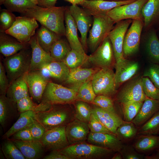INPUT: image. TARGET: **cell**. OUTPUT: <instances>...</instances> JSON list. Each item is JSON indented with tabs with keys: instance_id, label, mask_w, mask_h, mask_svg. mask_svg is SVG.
Wrapping results in <instances>:
<instances>
[{
	"instance_id": "cell-6",
	"label": "cell",
	"mask_w": 159,
	"mask_h": 159,
	"mask_svg": "<svg viewBox=\"0 0 159 159\" xmlns=\"http://www.w3.org/2000/svg\"><path fill=\"white\" fill-rule=\"evenodd\" d=\"M77 93L73 89L50 81L44 91L41 102L52 105L66 104L76 100Z\"/></svg>"
},
{
	"instance_id": "cell-30",
	"label": "cell",
	"mask_w": 159,
	"mask_h": 159,
	"mask_svg": "<svg viewBox=\"0 0 159 159\" xmlns=\"http://www.w3.org/2000/svg\"><path fill=\"white\" fill-rule=\"evenodd\" d=\"M138 136L132 145L138 152L143 154L159 149V136Z\"/></svg>"
},
{
	"instance_id": "cell-12",
	"label": "cell",
	"mask_w": 159,
	"mask_h": 159,
	"mask_svg": "<svg viewBox=\"0 0 159 159\" xmlns=\"http://www.w3.org/2000/svg\"><path fill=\"white\" fill-rule=\"evenodd\" d=\"M68 7L77 29L80 32V41L86 52L87 48V34L93 24V16L84 8L79 7L77 5H72Z\"/></svg>"
},
{
	"instance_id": "cell-58",
	"label": "cell",
	"mask_w": 159,
	"mask_h": 159,
	"mask_svg": "<svg viewBox=\"0 0 159 159\" xmlns=\"http://www.w3.org/2000/svg\"><path fill=\"white\" fill-rule=\"evenodd\" d=\"M112 159H122V156L120 152H117L112 157Z\"/></svg>"
},
{
	"instance_id": "cell-42",
	"label": "cell",
	"mask_w": 159,
	"mask_h": 159,
	"mask_svg": "<svg viewBox=\"0 0 159 159\" xmlns=\"http://www.w3.org/2000/svg\"><path fill=\"white\" fill-rule=\"evenodd\" d=\"M1 150L7 159H26L12 140H6L1 144Z\"/></svg>"
},
{
	"instance_id": "cell-31",
	"label": "cell",
	"mask_w": 159,
	"mask_h": 159,
	"mask_svg": "<svg viewBox=\"0 0 159 159\" xmlns=\"http://www.w3.org/2000/svg\"><path fill=\"white\" fill-rule=\"evenodd\" d=\"M17 111L16 103L12 101L6 95H0V123L3 128L8 125Z\"/></svg>"
},
{
	"instance_id": "cell-17",
	"label": "cell",
	"mask_w": 159,
	"mask_h": 159,
	"mask_svg": "<svg viewBox=\"0 0 159 159\" xmlns=\"http://www.w3.org/2000/svg\"><path fill=\"white\" fill-rule=\"evenodd\" d=\"M136 0L116 2L103 0H84L80 5L93 16L107 15L110 11L116 7L129 4Z\"/></svg>"
},
{
	"instance_id": "cell-45",
	"label": "cell",
	"mask_w": 159,
	"mask_h": 159,
	"mask_svg": "<svg viewBox=\"0 0 159 159\" xmlns=\"http://www.w3.org/2000/svg\"><path fill=\"white\" fill-rule=\"evenodd\" d=\"M143 102H135L122 105L123 121L131 122L139 112Z\"/></svg>"
},
{
	"instance_id": "cell-37",
	"label": "cell",
	"mask_w": 159,
	"mask_h": 159,
	"mask_svg": "<svg viewBox=\"0 0 159 159\" xmlns=\"http://www.w3.org/2000/svg\"><path fill=\"white\" fill-rule=\"evenodd\" d=\"M72 49L68 42L61 37L53 45L50 54L54 61L63 62Z\"/></svg>"
},
{
	"instance_id": "cell-47",
	"label": "cell",
	"mask_w": 159,
	"mask_h": 159,
	"mask_svg": "<svg viewBox=\"0 0 159 159\" xmlns=\"http://www.w3.org/2000/svg\"><path fill=\"white\" fill-rule=\"evenodd\" d=\"M142 88L146 96L149 98L159 100V89L156 87L147 77H142Z\"/></svg>"
},
{
	"instance_id": "cell-55",
	"label": "cell",
	"mask_w": 159,
	"mask_h": 159,
	"mask_svg": "<svg viewBox=\"0 0 159 159\" xmlns=\"http://www.w3.org/2000/svg\"><path fill=\"white\" fill-rule=\"evenodd\" d=\"M44 159H69L65 155L62 153L59 150L52 151L48 155L44 156Z\"/></svg>"
},
{
	"instance_id": "cell-20",
	"label": "cell",
	"mask_w": 159,
	"mask_h": 159,
	"mask_svg": "<svg viewBox=\"0 0 159 159\" xmlns=\"http://www.w3.org/2000/svg\"><path fill=\"white\" fill-rule=\"evenodd\" d=\"M100 68H82L79 67L70 69L69 75L63 82L68 87L77 92L80 86L83 83L90 80Z\"/></svg>"
},
{
	"instance_id": "cell-1",
	"label": "cell",
	"mask_w": 159,
	"mask_h": 159,
	"mask_svg": "<svg viewBox=\"0 0 159 159\" xmlns=\"http://www.w3.org/2000/svg\"><path fill=\"white\" fill-rule=\"evenodd\" d=\"M67 6L43 8L37 5L27 9L23 16L32 17L61 37L64 36L65 12Z\"/></svg>"
},
{
	"instance_id": "cell-43",
	"label": "cell",
	"mask_w": 159,
	"mask_h": 159,
	"mask_svg": "<svg viewBox=\"0 0 159 159\" xmlns=\"http://www.w3.org/2000/svg\"><path fill=\"white\" fill-rule=\"evenodd\" d=\"M3 4L7 10L21 14L28 9L37 5L30 0H6Z\"/></svg>"
},
{
	"instance_id": "cell-27",
	"label": "cell",
	"mask_w": 159,
	"mask_h": 159,
	"mask_svg": "<svg viewBox=\"0 0 159 159\" xmlns=\"http://www.w3.org/2000/svg\"><path fill=\"white\" fill-rule=\"evenodd\" d=\"M12 140L26 159H37L42 157L44 149L40 141Z\"/></svg>"
},
{
	"instance_id": "cell-35",
	"label": "cell",
	"mask_w": 159,
	"mask_h": 159,
	"mask_svg": "<svg viewBox=\"0 0 159 159\" xmlns=\"http://www.w3.org/2000/svg\"><path fill=\"white\" fill-rule=\"evenodd\" d=\"M18 111L20 113L32 111L36 113L44 111L50 109L52 105L41 102L39 104L34 102L32 98L29 96L24 97L16 102Z\"/></svg>"
},
{
	"instance_id": "cell-11",
	"label": "cell",
	"mask_w": 159,
	"mask_h": 159,
	"mask_svg": "<svg viewBox=\"0 0 159 159\" xmlns=\"http://www.w3.org/2000/svg\"><path fill=\"white\" fill-rule=\"evenodd\" d=\"M114 60L113 47L108 36L97 49L88 56V62L99 68H111Z\"/></svg>"
},
{
	"instance_id": "cell-5",
	"label": "cell",
	"mask_w": 159,
	"mask_h": 159,
	"mask_svg": "<svg viewBox=\"0 0 159 159\" xmlns=\"http://www.w3.org/2000/svg\"><path fill=\"white\" fill-rule=\"evenodd\" d=\"M93 22L87 39V48L93 53L107 37L115 24L107 15L93 16Z\"/></svg>"
},
{
	"instance_id": "cell-62",
	"label": "cell",
	"mask_w": 159,
	"mask_h": 159,
	"mask_svg": "<svg viewBox=\"0 0 159 159\" xmlns=\"http://www.w3.org/2000/svg\"><path fill=\"white\" fill-rule=\"evenodd\" d=\"M158 153L159 154V149L157 150Z\"/></svg>"
},
{
	"instance_id": "cell-48",
	"label": "cell",
	"mask_w": 159,
	"mask_h": 159,
	"mask_svg": "<svg viewBox=\"0 0 159 159\" xmlns=\"http://www.w3.org/2000/svg\"><path fill=\"white\" fill-rule=\"evenodd\" d=\"M92 103L105 110L116 113L113 102L109 97L102 95L96 96Z\"/></svg>"
},
{
	"instance_id": "cell-40",
	"label": "cell",
	"mask_w": 159,
	"mask_h": 159,
	"mask_svg": "<svg viewBox=\"0 0 159 159\" xmlns=\"http://www.w3.org/2000/svg\"><path fill=\"white\" fill-rule=\"evenodd\" d=\"M159 133V111L138 129V135H156Z\"/></svg>"
},
{
	"instance_id": "cell-19",
	"label": "cell",
	"mask_w": 159,
	"mask_h": 159,
	"mask_svg": "<svg viewBox=\"0 0 159 159\" xmlns=\"http://www.w3.org/2000/svg\"><path fill=\"white\" fill-rule=\"evenodd\" d=\"M90 130L87 123L77 119L70 122L65 127L69 145L83 142L87 139Z\"/></svg>"
},
{
	"instance_id": "cell-2",
	"label": "cell",
	"mask_w": 159,
	"mask_h": 159,
	"mask_svg": "<svg viewBox=\"0 0 159 159\" xmlns=\"http://www.w3.org/2000/svg\"><path fill=\"white\" fill-rule=\"evenodd\" d=\"M32 50L29 44L17 53L6 57L3 60L9 84L29 71Z\"/></svg>"
},
{
	"instance_id": "cell-25",
	"label": "cell",
	"mask_w": 159,
	"mask_h": 159,
	"mask_svg": "<svg viewBox=\"0 0 159 159\" xmlns=\"http://www.w3.org/2000/svg\"><path fill=\"white\" fill-rule=\"evenodd\" d=\"M142 13L145 30L159 25V0H148L143 7Z\"/></svg>"
},
{
	"instance_id": "cell-29",
	"label": "cell",
	"mask_w": 159,
	"mask_h": 159,
	"mask_svg": "<svg viewBox=\"0 0 159 159\" xmlns=\"http://www.w3.org/2000/svg\"><path fill=\"white\" fill-rule=\"evenodd\" d=\"M29 44V42L21 43L5 32H0V52L5 57L17 53Z\"/></svg>"
},
{
	"instance_id": "cell-46",
	"label": "cell",
	"mask_w": 159,
	"mask_h": 159,
	"mask_svg": "<svg viewBox=\"0 0 159 159\" xmlns=\"http://www.w3.org/2000/svg\"><path fill=\"white\" fill-rule=\"evenodd\" d=\"M16 17L12 12L6 9H2L0 12V32H5L13 25Z\"/></svg>"
},
{
	"instance_id": "cell-15",
	"label": "cell",
	"mask_w": 159,
	"mask_h": 159,
	"mask_svg": "<svg viewBox=\"0 0 159 159\" xmlns=\"http://www.w3.org/2000/svg\"><path fill=\"white\" fill-rule=\"evenodd\" d=\"M142 88V78H138L123 87L116 97L117 101L122 105L135 102H143L147 98Z\"/></svg>"
},
{
	"instance_id": "cell-50",
	"label": "cell",
	"mask_w": 159,
	"mask_h": 159,
	"mask_svg": "<svg viewBox=\"0 0 159 159\" xmlns=\"http://www.w3.org/2000/svg\"><path fill=\"white\" fill-rule=\"evenodd\" d=\"M34 141H40L47 131L45 127L39 122L34 119L28 126Z\"/></svg>"
},
{
	"instance_id": "cell-34",
	"label": "cell",
	"mask_w": 159,
	"mask_h": 159,
	"mask_svg": "<svg viewBox=\"0 0 159 159\" xmlns=\"http://www.w3.org/2000/svg\"><path fill=\"white\" fill-rule=\"evenodd\" d=\"M35 112L32 111L20 113L18 119L4 134L3 139H7L18 131L28 127L35 119Z\"/></svg>"
},
{
	"instance_id": "cell-63",
	"label": "cell",
	"mask_w": 159,
	"mask_h": 159,
	"mask_svg": "<svg viewBox=\"0 0 159 159\" xmlns=\"http://www.w3.org/2000/svg\"><path fill=\"white\" fill-rule=\"evenodd\" d=\"M158 134H159V133Z\"/></svg>"
},
{
	"instance_id": "cell-32",
	"label": "cell",
	"mask_w": 159,
	"mask_h": 159,
	"mask_svg": "<svg viewBox=\"0 0 159 159\" xmlns=\"http://www.w3.org/2000/svg\"><path fill=\"white\" fill-rule=\"evenodd\" d=\"M139 67L138 62L125 59L120 66L116 69L115 77L116 88L135 75Z\"/></svg>"
},
{
	"instance_id": "cell-61",
	"label": "cell",
	"mask_w": 159,
	"mask_h": 159,
	"mask_svg": "<svg viewBox=\"0 0 159 159\" xmlns=\"http://www.w3.org/2000/svg\"><path fill=\"white\" fill-rule=\"evenodd\" d=\"M6 0H0V5L4 4V2Z\"/></svg>"
},
{
	"instance_id": "cell-24",
	"label": "cell",
	"mask_w": 159,
	"mask_h": 159,
	"mask_svg": "<svg viewBox=\"0 0 159 159\" xmlns=\"http://www.w3.org/2000/svg\"><path fill=\"white\" fill-rule=\"evenodd\" d=\"M70 70L63 62L53 61L38 70L50 81V78L51 77L64 82L69 75Z\"/></svg>"
},
{
	"instance_id": "cell-7",
	"label": "cell",
	"mask_w": 159,
	"mask_h": 159,
	"mask_svg": "<svg viewBox=\"0 0 159 159\" xmlns=\"http://www.w3.org/2000/svg\"><path fill=\"white\" fill-rule=\"evenodd\" d=\"M38 26L37 21L33 18L18 16L12 26L5 33L21 43H27L35 35L36 30Z\"/></svg>"
},
{
	"instance_id": "cell-52",
	"label": "cell",
	"mask_w": 159,
	"mask_h": 159,
	"mask_svg": "<svg viewBox=\"0 0 159 159\" xmlns=\"http://www.w3.org/2000/svg\"><path fill=\"white\" fill-rule=\"evenodd\" d=\"M88 125L90 132L112 133L97 120L92 114L88 123Z\"/></svg>"
},
{
	"instance_id": "cell-13",
	"label": "cell",
	"mask_w": 159,
	"mask_h": 159,
	"mask_svg": "<svg viewBox=\"0 0 159 159\" xmlns=\"http://www.w3.org/2000/svg\"><path fill=\"white\" fill-rule=\"evenodd\" d=\"M65 127L62 126L47 130L40 140L44 150H60L69 145Z\"/></svg>"
},
{
	"instance_id": "cell-54",
	"label": "cell",
	"mask_w": 159,
	"mask_h": 159,
	"mask_svg": "<svg viewBox=\"0 0 159 159\" xmlns=\"http://www.w3.org/2000/svg\"><path fill=\"white\" fill-rule=\"evenodd\" d=\"M13 139L24 141H34L28 127L21 130L12 135Z\"/></svg>"
},
{
	"instance_id": "cell-38",
	"label": "cell",
	"mask_w": 159,
	"mask_h": 159,
	"mask_svg": "<svg viewBox=\"0 0 159 159\" xmlns=\"http://www.w3.org/2000/svg\"><path fill=\"white\" fill-rule=\"evenodd\" d=\"M138 129L132 122L124 121L117 128L116 135L122 143L127 142L137 137Z\"/></svg>"
},
{
	"instance_id": "cell-10",
	"label": "cell",
	"mask_w": 159,
	"mask_h": 159,
	"mask_svg": "<svg viewBox=\"0 0 159 159\" xmlns=\"http://www.w3.org/2000/svg\"><path fill=\"white\" fill-rule=\"evenodd\" d=\"M148 0H136L131 3L116 7L107 14L115 24L121 20L131 19L143 21V7Z\"/></svg>"
},
{
	"instance_id": "cell-49",
	"label": "cell",
	"mask_w": 159,
	"mask_h": 159,
	"mask_svg": "<svg viewBox=\"0 0 159 159\" xmlns=\"http://www.w3.org/2000/svg\"><path fill=\"white\" fill-rule=\"evenodd\" d=\"M120 152L124 159H144V154L137 151L132 145L123 144Z\"/></svg>"
},
{
	"instance_id": "cell-41",
	"label": "cell",
	"mask_w": 159,
	"mask_h": 159,
	"mask_svg": "<svg viewBox=\"0 0 159 159\" xmlns=\"http://www.w3.org/2000/svg\"><path fill=\"white\" fill-rule=\"evenodd\" d=\"M96 96L91 79L84 82L80 86L77 93L76 100L92 103Z\"/></svg>"
},
{
	"instance_id": "cell-56",
	"label": "cell",
	"mask_w": 159,
	"mask_h": 159,
	"mask_svg": "<svg viewBox=\"0 0 159 159\" xmlns=\"http://www.w3.org/2000/svg\"><path fill=\"white\" fill-rule=\"evenodd\" d=\"M57 0H37V5L43 8L55 6Z\"/></svg>"
},
{
	"instance_id": "cell-22",
	"label": "cell",
	"mask_w": 159,
	"mask_h": 159,
	"mask_svg": "<svg viewBox=\"0 0 159 159\" xmlns=\"http://www.w3.org/2000/svg\"><path fill=\"white\" fill-rule=\"evenodd\" d=\"M91 108L92 114L105 127L116 135L117 128L123 120L116 113L105 110L96 105Z\"/></svg>"
},
{
	"instance_id": "cell-59",
	"label": "cell",
	"mask_w": 159,
	"mask_h": 159,
	"mask_svg": "<svg viewBox=\"0 0 159 159\" xmlns=\"http://www.w3.org/2000/svg\"><path fill=\"white\" fill-rule=\"evenodd\" d=\"M107 1H116V2H120V1H130L131 0H103Z\"/></svg>"
},
{
	"instance_id": "cell-14",
	"label": "cell",
	"mask_w": 159,
	"mask_h": 159,
	"mask_svg": "<svg viewBox=\"0 0 159 159\" xmlns=\"http://www.w3.org/2000/svg\"><path fill=\"white\" fill-rule=\"evenodd\" d=\"M143 27V20H132V24L127 31L124 39L123 47L124 56H129L138 51Z\"/></svg>"
},
{
	"instance_id": "cell-23",
	"label": "cell",
	"mask_w": 159,
	"mask_h": 159,
	"mask_svg": "<svg viewBox=\"0 0 159 159\" xmlns=\"http://www.w3.org/2000/svg\"><path fill=\"white\" fill-rule=\"evenodd\" d=\"M64 21V36L72 49L82 52H85L78 38V29L75 22L70 13L68 6L65 12Z\"/></svg>"
},
{
	"instance_id": "cell-8",
	"label": "cell",
	"mask_w": 159,
	"mask_h": 159,
	"mask_svg": "<svg viewBox=\"0 0 159 159\" xmlns=\"http://www.w3.org/2000/svg\"><path fill=\"white\" fill-rule=\"evenodd\" d=\"M91 82L96 96L110 97L116 92L115 73L111 68H100L92 77Z\"/></svg>"
},
{
	"instance_id": "cell-39",
	"label": "cell",
	"mask_w": 159,
	"mask_h": 159,
	"mask_svg": "<svg viewBox=\"0 0 159 159\" xmlns=\"http://www.w3.org/2000/svg\"><path fill=\"white\" fill-rule=\"evenodd\" d=\"M88 55L85 52H82L72 49L63 62L70 69L81 67L88 62Z\"/></svg>"
},
{
	"instance_id": "cell-36",
	"label": "cell",
	"mask_w": 159,
	"mask_h": 159,
	"mask_svg": "<svg viewBox=\"0 0 159 159\" xmlns=\"http://www.w3.org/2000/svg\"><path fill=\"white\" fill-rule=\"evenodd\" d=\"M146 51L151 61L155 63H159V39L156 32L150 30L147 36Z\"/></svg>"
},
{
	"instance_id": "cell-26",
	"label": "cell",
	"mask_w": 159,
	"mask_h": 159,
	"mask_svg": "<svg viewBox=\"0 0 159 159\" xmlns=\"http://www.w3.org/2000/svg\"><path fill=\"white\" fill-rule=\"evenodd\" d=\"M158 111L159 100L147 97L138 114L132 122L137 127H139Z\"/></svg>"
},
{
	"instance_id": "cell-57",
	"label": "cell",
	"mask_w": 159,
	"mask_h": 159,
	"mask_svg": "<svg viewBox=\"0 0 159 159\" xmlns=\"http://www.w3.org/2000/svg\"><path fill=\"white\" fill-rule=\"evenodd\" d=\"M72 5H80L84 0H65Z\"/></svg>"
},
{
	"instance_id": "cell-33",
	"label": "cell",
	"mask_w": 159,
	"mask_h": 159,
	"mask_svg": "<svg viewBox=\"0 0 159 159\" xmlns=\"http://www.w3.org/2000/svg\"><path fill=\"white\" fill-rule=\"evenodd\" d=\"M36 34L40 46L49 54L53 45L62 37L43 25L38 30Z\"/></svg>"
},
{
	"instance_id": "cell-16",
	"label": "cell",
	"mask_w": 159,
	"mask_h": 159,
	"mask_svg": "<svg viewBox=\"0 0 159 159\" xmlns=\"http://www.w3.org/2000/svg\"><path fill=\"white\" fill-rule=\"evenodd\" d=\"M25 79L31 97L33 100L40 103L50 80L44 77L39 70L28 72L25 74Z\"/></svg>"
},
{
	"instance_id": "cell-53",
	"label": "cell",
	"mask_w": 159,
	"mask_h": 159,
	"mask_svg": "<svg viewBox=\"0 0 159 159\" xmlns=\"http://www.w3.org/2000/svg\"><path fill=\"white\" fill-rule=\"evenodd\" d=\"M9 85L4 66L0 62V95H6Z\"/></svg>"
},
{
	"instance_id": "cell-21",
	"label": "cell",
	"mask_w": 159,
	"mask_h": 159,
	"mask_svg": "<svg viewBox=\"0 0 159 159\" xmlns=\"http://www.w3.org/2000/svg\"><path fill=\"white\" fill-rule=\"evenodd\" d=\"M29 43L32 50L29 71L39 70L46 64L54 61L50 54L46 52L39 44L36 33Z\"/></svg>"
},
{
	"instance_id": "cell-3",
	"label": "cell",
	"mask_w": 159,
	"mask_h": 159,
	"mask_svg": "<svg viewBox=\"0 0 159 159\" xmlns=\"http://www.w3.org/2000/svg\"><path fill=\"white\" fill-rule=\"evenodd\" d=\"M65 105H53L47 110L35 113L34 119L47 130L66 126L70 122L71 113Z\"/></svg>"
},
{
	"instance_id": "cell-60",
	"label": "cell",
	"mask_w": 159,
	"mask_h": 159,
	"mask_svg": "<svg viewBox=\"0 0 159 159\" xmlns=\"http://www.w3.org/2000/svg\"><path fill=\"white\" fill-rule=\"evenodd\" d=\"M32 2L35 4L37 5V0H30Z\"/></svg>"
},
{
	"instance_id": "cell-4",
	"label": "cell",
	"mask_w": 159,
	"mask_h": 159,
	"mask_svg": "<svg viewBox=\"0 0 159 159\" xmlns=\"http://www.w3.org/2000/svg\"><path fill=\"white\" fill-rule=\"evenodd\" d=\"M69 159H96L108 158L115 152L84 142L69 145L59 150Z\"/></svg>"
},
{
	"instance_id": "cell-44",
	"label": "cell",
	"mask_w": 159,
	"mask_h": 159,
	"mask_svg": "<svg viewBox=\"0 0 159 159\" xmlns=\"http://www.w3.org/2000/svg\"><path fill=\"white\" fill-rule=\"evenodd\" d=\"M75 117L77 119L88 123L92 114L91 107L87 103L78 100L75 103Z\"/></svg>"
},
{
	"instance_id": "cell-51",
	"label": "cell",
	"mask_w": 159,
	"mask_h": 159,
	"mask_svg": "<svg viewBox=\"0 0 159 159\" xmlns=\"http://www.w3.org/2000/svg\"><path fill=\"white\" fill-rule=\"evenodd\" d=\"M143 76L148 77L154 85L159 89V65L153 64L144 72Z\"/></svg>"
},
{
	"instance_id": "cell-28",
	"label": "cell",
	"mask_w": 159,
	"mask_h": 159,
	"mask_svg": "<svg viewBox=\"0 0 159 159\" xmlns=\"http://www.w3.org/2000/svg\"><path fill=\"white\" fill-rule=\"evenodd\" d=\"M25 74L10 84L7 91L6 95L14 102L16 103L17 101L21 99L29 96L25 79Z\"/></svg>"
},
{
	"instance_id": "cell-18",
	"label": "cell",
	"mask_w": 159,
	"mask_h": 159,
	"mask_svg": "<svg viewBox=\"0 0 159 159\" xmlns=\"http://www.w3.org/2000/svg\"><path fill=\"white\" fill-rule=\"evenodd\" d=\"M89 143L111 150L120 152L123 144L113 133L90 132L87 139Z\"/></svg>"
},
{
	"instance_id": "cell-9",
	"label": "cell",
	"mask_w": 159,
	"mask_h": 159,
	"mask_svg": "<svg viewBox=\"0 0 159 159\" xmlns=\"http://www.w3.org/2000/svg\"><path fill=\"white\" fill-rule=\"evenodd\" d=\"M132 21V19H127L116 23L108 35L113 48L116 69L120 66L125 59L123 53L124 40L127 29Z\"/></svg>"
}]
</instances>
